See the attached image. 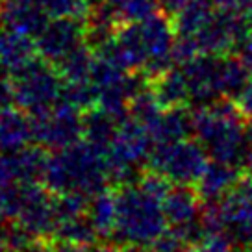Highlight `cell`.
<instances>
[{
  "instance_id": "cell-1",
  "label": "cell",
  "mask_w": 252,
  "mask_h": 252,
  "mask_svg": "<svg viewBox=\"0 0 252 252\" xmlns=\"http://www.w3.org/2000/svg\"><path fill=\"white\" fill-rule=\"evenodd\" d=\"M245 113L230 98L198 106L193 113V134L215 161L245 165L249 139Z\"/></svg>"
},
{
  "instance_id": "cell-2",
  "label": "cell",
  "mask_w": 252,
  "mask_h": 252,
  "mask_svg": "<svg viewBox=\"0 0 252 252\" xmlns=\"http://www.w3.org/2000/svg\"><path fill=\"white\" fill-rule=\"evenodd\" d=\"M43 184L54 195L82 191L89 197L110 188L108 152L91 143L78 141L48 158Z\"/></svg>"
},
{
  "instance_id": "cell-3",
  "label": "cell",
  "mask_w": 252,
  "mask_h": 252,
  "mask_svg": "<svg viewBox=\"0 0 252 252\" xmlns=\"http://www.w3.org/2000/svg\"><path fill=\"white\" fill-rule=\"evenodd\" d=\"M117 222L113 239L121 247H150L167 230L163 200L143 189L137 182L117 188Z\"/></svg>"
},
{
  "instance_id": "cell-4",
  "label": "cell",
  "mask_w": 252,
  "mask_h": 252,
  "mask_svg": "<svg viewBox=\"0 0 252 252\" xmlns=\"http://www.w3.org/2000/svg\"><path fill=\"white\" fill-rule=\"evenodd\" d=\"M15 104L30 115L50 110L62 98L63 76L60 69L48 60L32 58L28 63L11 72Z\"/></svg>"
},
{
  "instance_id": "cell-5",
  "label": "cell",
  "mask_w": 252,
  "mask_h": 252,
  "mask_svg": "<svg viewBox=\"0 0 252 252\" xmlns=\"http://www.w3.org/2000/svg\"><path fill=\"white\" fill-rule=\"evenodd\" d=\"M208 232H220L236 245H252V178L239 180L226 197L204 212Z\"/></svg>"
},
{
  "instance_id": "cell-6",
  "label": "cell",
  "mask_w": 252,
  "mask_h": 252,
  "mask_svg": "<svg viewBox=\"0 0 252 252\" xmlns=\"http://www.w3.org/2000/svg\"><path fill=\"white\" fill-rule=\"evenodd\" d=\"M208 152L195 139H180L174 143H158L150 152L149 169L163 174L176 186L197 184L208 167Z\"/></svg>"
},
{
  "instance_id": "cell-7",
  "label": "cell",
  "mask_w": 252,
  "mask_h": 252,
  "mask_svg": "<svg viewBox=\"0 0 252 252\" xmlns=\"http://www.w3.org/2000/svg\"><path fill=\"white\" fill-rule=\"evenodd\" d=\"M32 125L37 145L47 150H62L84 135V111L60 98L50 110L32 115Z\"/></svg>"
},
{
  "instance_id": "cell-8",
  "label": "cell",
  "mask_w": 252,
  "mask_h": 252,
  "mask_svg": "<svg viewBox=\"0 0 252 252\" xmlns=\"http://www.w3.org/2000/svg\"><path fill=\"white\" fill-rule=\"evenodd\" d=\"M220 65L222 56L215 54H198L182 63L180 69L189 89V102L204 106L224 98Z\"/></svg>"
},
{
  "instance_id": "cell-9",
  "label": "cell",
  "mask_w": 252,
  "mask_h": 252,
  "mask_svg": "<svg viewBox=\"0 0 252 252\" xmlns=\"http://www.w3.org/2000/svg\"><path fill=\"white\" fill-rule=\"evenodd\" d=\"M84 41H87V21L80 17H56L37 35L35 45L39 54L58 67V63L84 45Z\"/></svg>"
},
{
  "instance_id": "cell-10",
  "label": "cell",
  "mask_w": 252,
  "mask_h": 252,
  "mask_svg": "<svg viewBox=\"0 0 252 252\" xmlns=\"http://www.w3.org/2000/svg\"><path fill=\"white\" fill-rule=\"evenodd\" d=\"M48 158L50 154L41 145L0 152V184L43 182Z\"/></svg>"
},
{
  "instance_id": "cell-11",
  "label": "cell",
  "mask_w": 252,
  "mask_h": 252,
  "mask_svg": "<svg viewBox=\"0 0 252 252\" xmlns=\"http://www.w3.org/2000/svg\"><path fill=\"white\" fill-rule=\"evenodd\" d=\"M48 13L39 0H2L0 21L8 30L37 37L48 23Z\"/></svg>"
},
{
  "instance_id": "cell-12",
  "label": "cell",
  "mask_w": 252,
  "mask_h": 252,
  "mask_svg": "<svg viewBox=\"0 0 252 252\" xmlns=\"http://www.w3.org/2000/svg\"><path fill=\"white\" fill-rule=\"evenodd\" d=\"M237 182H239V174L236 165L212 159V163H208L202 176L198 178L197 193L202 202L213 204L226 197L237 186Z\"/></svg>"
},
{
  "instance_id": "cell-13",
  "label": "cell",
  "mask_w": 252,
  "mask_h": 252,
  "mask_svg": "<svg viewBox=\"0 0 252 252\" xmlns=\"http://www.w3.org/2000/svg\"><path fill=\"white\" fill-rule=\"evenodd\" d=\"M30 141H33L30 113L13 106L0 111V152L24 149Z\"/></svg>"
},
{
  "instance_id": "cell-14",
  "label": "cell",
  "mask_w": 252,
  "mask_h": 252,
  "mask_svg": "<svg viewBox=\"0 0 252 252\" xmlns=\"http://www.w3.org/2000/svg\"><path fill=\"white\" fill-rule=\"evenodd\" d=\"M149 86L163 108H178L189 102V89L180 67H171L163 74L149 80Z\"/></svg>"
},
{
  "instance_id": "cell-15",
  "label": "cell",
  "mask_w": 252,
  "mask_h": 252,
  "mask_svg": "<svg viewBox=\"0 0 252 252\" xmlns=\"http://www.w3.org/2000/svg\"><path fill=\"white\" fill-rule=\"evenodd\" d=\"M117 126L119 119L100 106L84 111V139L96 149L108 152L113 137L117 134Z\"/></svg>"
},
{
  "instance_id": "cell-16",
  "label": "cell",
  "mask_w": 252,
  "mask_h": 252,
  "mask_svg": "<svg viewBox=\"0 0 252 252\" xmlns=\"http://www.w3.org/2000/svg\"><path fill=\"white\" fill-rule=\"evenodd\" d=\"M87 215L98 234V239H111L117 222V191L106 188L93 195Z\"/></svg>"
},
{
  "instance_id": "cell-17",
  "label": "cell",
  "mask_w": 252,
  "mask_h": 252,
  "mask_svg": "<svg viewBox=\"0 0 252 252\" xmlns=\"http://www.w3.org/2000/svg\"><path fill=\"white\" fill-rule=\"evenodd\" d=\"M35 50L37 45L30 39V35L13 30L0 33V65L9 72L30 62Z\"/></svg>"
},
{
  "instance_id": "cell-18",
  "label": "cell",
  "mask_w": 252,
  "mask_h": 252,
  "mask_svg": "<svg viewBox=\"0 0 252 252\" xmlns=\"http://www.w3.org/2000/svg\"><path fill=\"white\" fill-rule=\"evenodd\" d=\"M54 239L62 241V243H71L86 249L89 245L96 243L98 234H96L89 215L86 213V215H78V217H72V219L60 220L58 226H56Z\"/></svg>"
},
{
  "instance_id": "cell-19",
  "label": "cell",
  "mask_w": 252,
  "mask_h": 252,
  "mask_svg": "<svg viewBox=\"0 0 252 252\" xmlns=\"http://www.w3.org/2000/svg\"><path fill=\"white\" fill-rule=\"evenodd\" d=\"M93 52L94 50L87 48V45H80L67 58H63L62 62L58 63V69L65 82H86L91 78L94 63Z\"/></svg>"
},
{
  "instance_id": "cell-20",
  "label": "cell",
  "mask_w": 252,
  "mask_h": 252,
  "mask_svg": "<svg viewBox=\"0 0 252 252\" xmlns=\"http://www.w3.org/2000/svg\"><path fill=\"white\" fill-rule=\"evenodd\" d=\"M121 23H137L154 15L159 8L158 0H108Z\"/></svg>"
},
{
  "instance_id": "cell-21",
  "label": "cell",
  "mask_w": 252,
  "mask_h": 252,
  "mask_svg": "<svg viewBox=\"0 0 252 252\" xmlns=\"http://www.w3.org/2000/svg\"><path fill=\"white\" fill-rule=\"evenodd\" d=\"M48 17H84L91 9L89 0H39Z\"/></svg>"
},
{
  "instance_id": "cell-22",
  "label": "cell",
  "mask_w": 252,
  "mask_h": 252,
  "mask_svg": "<svg viewBox=\"0 0 252 252\" xmlns=\"http://www.w3.org/2000/svg\"><path fill=\"white\" fill-rule=\"evenodd\" d=\"M150 251L152 252H195V245L171 228V230H165L154 243L150 245Z\"/></svg>"
},
{
  "instance_id": "cell-23",
  "label": "cell",
  "mask_w": 252,
  "mask_h": 252,
  "mask_svg": "<svg viewBox=\"0 0 252 252\" xmlns=\"http://www.w3.org/2000/svg\"><path fill=\"white\" fill-rule=\"evenodd\" d=\"M234 241L220 232H208L195 247V252H234Z\"/></svg>"
},
{
  "instance_id": "cell-24",
  "label": "cell",
  "mask_w": 252,
  "mask_h": 252,
  "mask_svg": "<svg viewBox=\"0 0 252 252\" xmlns=\"http://www.w3.org/2000/svg\"><path fill=\"white\" fill-rule=\"evenodd\" d=\"M13 102H15V91H13L11 72L0 65V111L11 108Z\"/></svg>"
},
{
  "instance_id": "cell-25",
  "label": "cell",
  "mask_w": 252,
  "mask_h": 252,
  "mask_svg": "<svg viewBox=\"0 0 252 252\" xmlns=\"http://www.w3.org/2000/svg\"><path fill=\"white\" fill-rule=\"evenodd\" d=\"M215 4L224 11H230L234 15L247 17L252 13V0H215Z\"/></svg>"
},
{
  "instance_id": "cell-26",
  "label": "cell",
  "mask_w": 252,
  "mask_h": 252,
  "mask_svg": "<svg viewBox=\"0 0 252 252\" xmlns=\"http://www.w3.org/2000/svg\"><path fill=\"white\" fill-rule=\"evenodd\" d=\"M191 0H158L159 9H163V13L169 17H174L180 9H184Z\"/></svg>"
},
{
  "instance_id": "cell-27",
  "label": "cell",
  "mask_w": 252,
  "mask_h": 252,
  "mask_svg": "<svg viewBox=\"0 0 252 252\" xmlns=\"http://www.w3.org/2000/svg\"><path fill=\"white\" fill-rule=\"evenodd\" d=\"M237 106L241 108L245 117L249 119V121H252V82L247 86V89L241 93V96L237 98Z\"/></svg>"
},
{
  "instance_id": "cell-28",
  "label": "cell",
  "mask_w": 252,
  "mask_h": 252,
  "mask_svg": "<svg viewBox=\"0 0 252 252\" xmlns=\"http://www.w3.org/2000/svg\"><path fill=\"white\" fill-rule=\"evenodd\" d=\"M84 252H123V251H119L115 245H110V243H106V245H89V247H86L84 249Z\"/></svg>"
},
{
  "instance_id": "cell-29",
  "label": "cell",
  "mask_w": 252,
  "mask_h": 252,
  "mask_svg": "<svg viewBox=\"0 0 252 252\" xmlns=\"http://www.w3.org/2000/svg\"><path fill=\"white\" fill-rule=\"evenodd\" d=\"M247 139H249V154H247V159H245V165L249 167V171L252 173V121L251 125L247 126Z\"/></svg>"
},
{
  "instance_id": "cell-30",
  "label": "cell",
  "mask_w": 252,
  "mask_h": 252,
  "mask_svg": "<svg viewBox=\"0 0 252 252\" xmlns=\"http://www.w3.org/2000/svg\"><path fill=\"white\" fill-rule=\"evenodd\" d=\"M0 252H13L9 247L8 239H6V232H4V224H0Z\"/></svg>"
},
{
  "instance_id": "cell-31",
  "label": "cell",
  "mask_w": 252,
  "mask_h": 252,
  "mask_svg": "<svg viewBox=\"0 0 252 252\" xmlns=\"http://www.w3.org/2000/svg\"><path fill=\"white\" fill-rule=\"evenodd\" d=\"M123 252H152L150 247H141V245H125Z\"/></svg>"
},
{
  "instance_id": "cell-32",
  "label": "cell",
  "mask_w": 252,
  "mask_h": 252,
  "mask_svg": "<svg viewBox=\"0 0 252 252\" xmlns=\"http://www.w3.org/2000/svg\"><path fill=\"white\" fill-rule=\"evenodd\" d=\"M243 62L247 65V69L251 71V76H252V48H243Z\"/></svg>"
},
{
  "instance_id": "cell-33",
  "label": "cell",
  "mask_w": 252,
  "mask_h": 252,
  "mask_svg": "<svg viewBox=\"0 0 252 252\" xmlns=\"http://www.w3.org/2000/svg\"><path fill=\"white\" fill-rule=\"evenodd\" d=\"M2 26H4V24H2V21H0V33H2Z\"/></svg>"
},
{
  "instance_id": "cell-34",
  "label": "cell",
  "mask_w": 252,
  "mask_h": 252,
  "mask_svg": "<svg viewBox=\"0 0 252 252\" xmlns=\"http://www.w3.org/2000/svg\"><path fill=\"white\" fill-rule=\"evenodd\" d=\"M0 2H2V0H0Z\"/></svg>"
}]
</instances>
